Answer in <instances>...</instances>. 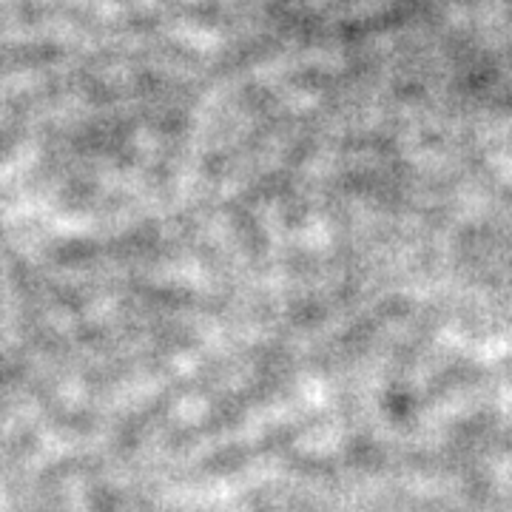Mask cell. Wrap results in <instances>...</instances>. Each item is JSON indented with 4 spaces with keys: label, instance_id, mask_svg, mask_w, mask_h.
<instances>
[]
</instances>
